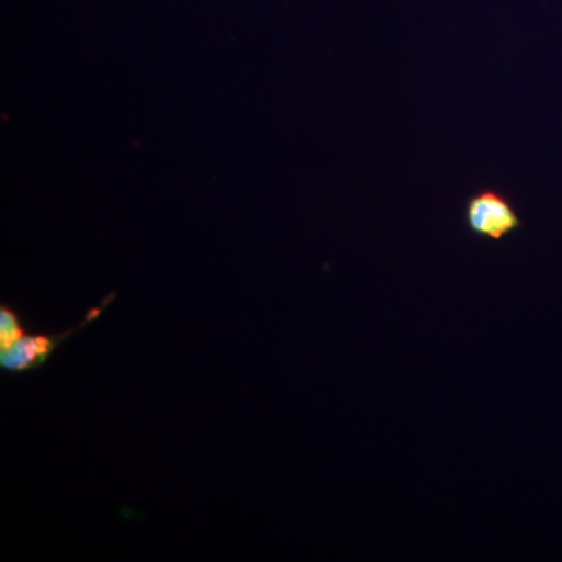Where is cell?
Instances as JSON below:
<instances>
[{"label":"cell","instance_id":"obj_1","mask_svg":"<svg viewBox=\"0 0 562 562\" xmlns=\"http://www.w3.org/2000/svg\"><path fill=\"white\" fill-rule=\"evenodd\" d=\"M464 224L475 238L503 241L522 228L512 199L497 188L473 192L464 205Z\"/></svg>","mask_w":562,"mask_h":562},{"label":"cell","instance_id":"obj_2","mask_svg":"<svg viewBox=\"0 0 562 562\" xmlns=\"http://www.w3.org/2000/svg\"><path fill=\"white\" fill-rule=\"evenodd\" d=\"M98 310L92 312L90 316L85 317L72 330L60 333V335H24L9 347V349H0V368L7 372L22 373L38 369L47 358L57 350L65 339H68L72 333L80 330L85 325L90 324L98 317Z\"/></svg>","mask_w":562,"mask_h":562},{"label":"cell","instance_id":"obj_3","mask_svg":"<svg viewBox=\"0 0 562 562\" xmlns=\"http://www.w3.org/2000/svg\"><path fill=\"white\" fill-rule=\"evenodd\" d=\"M25 335L20 314L10 306L2 305L0 308V349H9L14 342L20 341Z\"/></svg>","mask_w":562,"mask_h":562}]
</instances>
